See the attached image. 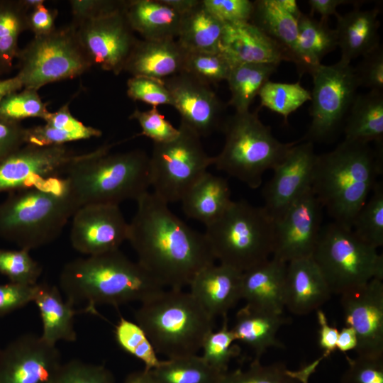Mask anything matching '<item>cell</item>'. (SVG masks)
I'll return each mask as SVG.
<instances>
[{
  "instance_id": "obj_3",
  "label": "cell",
  "mask_w": 383,
  "mask_h": 383,
  "mask_svg": "<svg viewBox=\"0 0 383 383\" xmlns=\"http://www.w3.org/2000/svg\"><path fill=\"white\" fill-rule=\"evenodd\" d=\"M382 148L343 140L317 155L311 189L334 222L351 229L382 173Z\"/></svg>"
},
{
  "instance_id": "obj_14",
  "label": "cell",
  "mask_w": 383,
  "mask_h": 383,
  "mask_svg": "<svg viewBox=\"0 0 383 383\" xmlns=\"http://www.w3.org/2000/svg\"><path fill=\"white\" fill-rule=\"evenodd\" d=\"M323 206L307 190L274 221L273 257L288 263L311 257L321 230Z\"/></svg>"
},
{
  "instance_id": "obj_20",
  "label": "cell",
  "mask_w": 383,
  "mask_h": 383,
  "mask_svg": "<svg viewBox=\"0 0 383 383\" xmlns=\"http://www.w3.org/2000/svg\"><path fill=\"white\" fill-rule=\"evenodd\" d=\"M173 106L185 124L199 136L221 128L225 106L211 86L182 72L163 80Z\"/></svg>"
},
{
  "instance_id": "obj_23",
  "label": "cell",
  "mask_w": 383,
  "mask_h": 383,
  "mask_svg": "<svg viewBox=\"0 0 383 383\" xmlns=\"http://www.w3.org/2000/svg\"><path fill=\"white\" fill-rule=\"evenodd\" d=\"M330 288L312 257L292 260L287 265L285 307L296 315H306L327 302Z\"/></svg>"
},
{
  "instance_id": "obj_49",
  "label": "cell",
  "mask_w": 383,
  "mask_h": 383,
  "mask_svg": "<svg viewBox=\"0 0 383 383\" xmlns=\"http://www.w3.org/2000/svg\"><path fill=\"white\" fill-rule=\"evenodd\" d=\"M126 84L127 95L133 101L144 102L152 107L172 106L170 94L163 81L145 77H131Z\"/></svg>"
},
{
  "instance_id": "obj_34",
  "label": "cell",
  "mask_w": 383,
  "mask_h": 383,
  "mask_svg": "<svg viewBox=\"0 0 383 383\" xmlns=\"http://www.w3.org/2000/svg\"><path fill=\"white\" fill-rule=\"evenodd\" d=\"M344 140L382 145L383 92L357 94L345 121Z\"/></svg>"
},
{
  "instance_id": "obj_47",
  "label": "cell",
  "mask_w": 383,
  "mask_h": 383,
  "mask_svg": "<svg viewBox=\"0 0 383 383\" xmlns=\"http://www.w3.org/2000/svg\"><path fill=\"white\" fill-rule=\"evenodd\" d=\"M50 383H115V378L104 365L72 360L62 363Z\"/></svg>"
},
{
  "instance_id": "obj_41",
  "label": "cell",
  "mask_w": 383,
  "mask_h": 383,
  "mask_svg": "<svg viewBox=\"0 0 383 383\" xmlns=\"http://www.w3.org/2000/svg\"><path fill=\"white\" fill-rule=\"evenodd\" d=\"M118 345L126 353L140 360L145 370L151 371L162 362L144 331L136 323L121 317L115 327Z\"/></svg>"
},
{
  "instance_id": "obj_5",
  "label": "cell",
  "mask_w": 383,
  "mask_h": 383,
  "mask_svg": "<svg viewBox=\"0 0 383 383\" xmlns=\"http://www.w3.org/2000/svg\"><path fill=\"white\" fill-rule=\"evenodd\" d=\"M20 190L0 208V233L21 249L30 251L56 240L79 209L64 177L44 179Z\"/></svg>"
},
{
  "instance_id": "obj_39",
  "label": "cell",
  "mask_w": 383,
  "mask_h": 383,
  "mask_svg": "<svg viewBox=\"0 0 383 383\" xmlns=\"http://www.w3.org/2000/svg\"><path fill=\"white\" fill-rule=\"evenodd\" d=\"M351 230L365 243L378 248L383 245V186L377 182L371 196L355 217Z\"/></svg>"
},
{
  "instance_id": "obj_24",
  "label": "cell",
  "mask_w": 383,
  "mask_h": 383,
  "mask_svg": "<svg viewBox=\"0 0 383 383\" xmlns=\"http://www.w3.org/2000/svg\"><path fill=\"white\" fill-rule=\"evenodd\" d=\"M187 51L175 38L139 40L131 51L123 72L132 77L163 81L184 72Z\"/></svg>"
},
{
  "instance_id": "obj_29",
  "label": "cell",
  "mask_w": 383,
  "mask_h": 383,
  "mask_svg": "<svg viewBox=\"0 0 383 383\" xmlns=\"http://www.w3.org/2000/svg\"><path fill=\"white\" fill-rule=\"evenodd\" d=\"M250 23L275 40L289 54L292 53L298 35L301 15L295 0H257Z\"/></svg>"
},
{
  "instance_id": "obj_45",
  "label": "cell",
  "mask_w": 383,
  "mask_h": 383,
  "mask_svg": "<svg viewBox=\"0 0 383 383\" xmlns=\"http://www.w3.org/2000/svg\"><path fill=\"white\" fill-rule=\"evenodd\" d=\"M38 91L24 89L4 97L0 101V118L17 122L28 118L44 119L49 113Z\"/></svg>"
},
{
  "instance_id": "obj_25",
  "label": "cell",
  "mask_w": 383,
  "mask_h": 383,
  "mask_svg": "<svg viewBox=\"0 0 383 383\" xmlns=\"http://www.w3.org/2000/svg\"><path fill=\"white\" fill-rule=\"evenodd\" d=\"M287 263L274 257L242 273L240 298L245 304L283 313Z\"/></svg>"
},
{
  "instance_id": "obj_36",
  "label": "cell",
  "mask_w": 383,
  "mask_h": 383,
  "mask_svg": "<svg viewBox=\"0 0 383 383\" xmlns=\"http://www.w3.org/2000/svg\"><path fill=\"white\" fill-rule=\"evenodd\" d=\"M277 67L270 64L243 63L231 68L226 79L231 91L228 104L235 112L249 111L254 99Z\"/></svg>"
},
{
  "instance_id": "obj_46",
  "label": "cell",
  "mask_w": 383,
  "mask_h": 383,
  "mask_svg": "<svg viewBox=\"0 0 383 383\" xmlns=\"http://www.w3.org/2000/svg\"><path fill=\"white\" fill-rule=\"evenodd\" d=\"M29 252L25 249H0V273L6 276L12 283L29 286L37 284L43 267Z\"/></svg>"
},
{
  "instance_id": "obj_35",
  "label": "cell",
  "mask_w": 383,
  "mask_h": 383,
  "mask_svg": "<svg viewBox=\"0 0 383 383\" xmlns=\"http://www.w3.org/2000/svg\"><path fill=\"white\" fill-rule=\"evenodd\" d=\"M224 24L211 15L202 4L182 16L177 40L187 52H218Z\"/></svg>"
},
{
  "instance_id": "obj_52",
  "label": "cell",
  "mask_w": 383,
  "mask_h": 383,
  "mask_svg": "<svg viewBox=\"0 0 383 383\" xmlns=\"http://www.w3.org/2000/svg\"><path fill=\"white\" fill-rule=\"evenodd\" d=\"M348 367L340 383H383V358L347 357Z\"/></svg>"
},
{
  "instance_id": "obj_64",
  "label": "cell",
  "mask_w": 383,
  "mask_h": 383,
  "mask_svg": "<svg viewBox=\"0 0 383 383\" xmlns=\"http://www.w3.org/2000/svg\"><path fill=\"white\" fill-rule=\"evenodd\" d=\"M1 349L0 348V353H1Z\"/></svg>"
},
{
  "instance_id": "obj_59",
  "label": "cell",
  "mask_w": 383,
  "mask_h": 383,
  "mask_svg": "<svg viewBox=\"0 0 383 383\" xmlns=\"http://www.w3.org/2000/svg\"><path fill=\"white\" fill-rule=\"evenodd\" d=\"M357 346V336L355 331L348 326L343 327L339 331L336 343V348L339 351L345 353L352 350H355Z\"/></svg>"
},
{
  "instance_id": "obj_19",
  "label": "cell",
  "mask_w": 383,
  "mask_h": 383,
  "mask_svg": "<svg viewBox=\"0 0 383 383\" xmlns=\"http://www.w3.org/2000/svg\"><path fill=\"white\" fill-rule=\"evenodd\" d=\"M128 226L119 206L84 205L72 216L70 243L87 256L117 250L127 240Z\"/></svg>"
},
{
  "instance_id": "obj_4",
  "label": "cell",
  "mask_w": 383,
  "mask_h": 383,
  "mask_svg": "<svg viewBox=\"0 0 383 383\" xmlns=\"http://www.w3.org/2000/svg\"><path fill=\"white\" fill-rule=\"evenodd\" d=\"M116 143L77 154L64 174L79 208L87 204L119 206L140 199L150 187L149 155L142 150L110 153Z\"/></svg>"
},
{
  "instance_id": "obj_28",
  "label": "cell",
  "mask_w": 383,
  "mask_h": 383,
  "mask_svg": "<svg viewBox=\"0 0 383 383\" xmlns=\"http://www.w3.org/2000/svg\"><path fill=\"white\" fill-rule=\"evenodd\" d=\"M289 320L283 313H276L245 304L235 315L231 328L235 340L251 348L255 359L270 348H284V345L277 338L279 329Z\"/></svg>"
},
{
  "instance_id": "obj_43",
  "label": "cell",
  "mask_w": 383,
  "mask_h": 383,
  "mask_svg": "<svg viewBox=\"0 0 383 383\" xmlns=\"http://www.w3.org/2000/svg\"><path fill=\"white\" fill-rule=\"evenodd\" d=\"M296 371L288 370L283 362L263 365L255 359L245 370L224 372L218 383H299Z\"/></svg>"
},
{
  "instance_id": "obj_13",
  "label": "cell",
  "mask_w": 383,
  "mask_h": 383,
  "mask_svg": "<svg viewBox=\"0 0 383 383\" xmlns=\"http://www.w3.org/2000/svg\"><path fill=\"white\" fill-rule=\"evenodd\" d=\"M78 40L92 64L118 75L138 40L120 11L74 26Z\"/></svg>"
},
{
  "instance_id": "obj_62",
  "label": "cell",
  "mask_w": 383,
  "mask_h": 383,
  "mask_svg": "<svg viewBox=\"0 0 383 383\" xmlns=\"http://www.w3.org/2000/svg\"><path fill=\"white\" fill-rule=\"evenodd\" d=\"M124 383H156L154 380L150 371L143 370L133 372L128 374Z\"/></svg>"
},
{
  "instance_id": "obj_18",
  "label": "cell",
  "mask_w": 383,
  "mask_h": 383,
  "mask_svg": "<svg viewBox=\"0 0 383 383\" xmlns=\"http://www.w3.org/2000/svg\"><path fill=\"white\" fill-rule=\"evenodd\" d=\"M317 155L313 143L299 141L272 170V177L262 189L263 207L276 221L307 190L311 189Z\"/></svg>"
},
{
  "instance_id": "obj_56",
  "label": "cell",
  "mask_w": 383,
  "mask_h": 383,
  "mask_svg": "<svg viewBox=\"0 0 383 383\" xmlns=\"http://www.w3.org/2000/svg\"><path fill=\"white\" fill-rule=\"evenodd\" d=\"M57 10L46 7L40 4L28 12L27 28L34 36H40L53 31L55 28V20Z\"/></svg>"
},
{
  "instance_id": "obj_16",
  "label": "cell",
  "mask_w": 383,
  "mask_h": 383,
  "mask_svg": "<svg viewBox=\"0 0 383 383\" xmlns=\"http://www.w3.org/2000/svg\"><path fill=\"white\" fill-rule=\"evenodd\" d=\"M62 363L56 345L26 333L1 349L0 383H50Z\"/></svg>"
},
{
  "instance_id": "obj_11",
  "label": "cell",
  "mask_w": 383,
  "mask_h": 383,
  "mask_svg": "<svg viewBox=\"0 0 383 383\" xmlns=\"http://www.w3.org/2000/svg\"><path fill=\"white\" fill-rule=\"evenodd\" d=\"M178 128L176 138L153 143L149 156L152 192L168 204L180 201L213 163V157L205 152L200 136L181 122Z\"/></svg>"
},
{
  "instance_id": "obj_42",
  "label": "cell",
  "mask_w": 383,
  "mask_h": 383,
  "mask_svg": "<svg viewBox=\"0 0 383 383\" xmlns=\"http://www.w3.org/2000/svg\"><path fill=\"white\" fill-rule=\"evenodd\" d=\"M233 67L222 51L187 52L184 72L211 86L226 81Z\"/></svg>"
},
{
  "instance_id": "obj_8",
  "label": "cell",
  "mask_w": 383,
  "mask_h": 383,
  "mask_svg": "<svg viewBox=\"0 0 383 383\" xmlns=\"http://www.w3.org/2000/svg\"><path fill=\"white\" fill-rule=\"evenodd\" d=\"M221 129L224 145L213 165L254 189L261 186L265 172L273 170L298 142L279 141L257 113L250 111L235 112Z\"/></svg>"
},
{
  "instance_id": "obj_2",
  "label": "cell",
  "mask_w": 383,
  "mask_h": 383,
  "mask_svg": "<svg viewBox=\"0 0 383 383\" xmlns=\"http://www.w3.org/2000/svg\"><path fill=\"white\" fill-rule=\"evenodd\" d=\"M59 289L74 306L83 304L84 312L97 315V305L143 304L165 290L120 250L68 262L60 273Z\"/></svg>"
},
{
  "instance_id": "obj_7",
  "label": "cell",
  "mask_w": 383,
  "mask_h": 383,
  "mask_svg": "<svg viewBox=\"0 0 383 383\" xmlns=\"http://www.w3.org/2000/svg\"><path fill=\"white\" fill-rule=\"evenodd\" d=\"M204 234L216 260L243 272L272 255L274 221L263 206L232 201Z\"/></svg>"
},
{
  "instance_id": "obj_31",
  "label": "cell",
  "mask_w": 383,
  "mask_h": 383,
  "mask_svg": "<svg viewBox=\"0 0 383 383\" xmlns=\"http://www.w3.org/2000/svg\"><path fill=\"white\" fill-rule=\"evenodd\" d=\"M124 13L131 29L143 39L177 37L182 16L162 0L127 1Z\"/></svg>"
},
{
  "instance_id": "obj_38",
  "label": "cell",
  "mask_w": 383,
  "mask_h": 383,
  "mask_svg": "<svg viewBox=\"0 0 383 383\" xmlns=\"http://www.w3.org/2000/svg\"><path fill=\"white\" fill-rule=\"evenodd\" d=\"M28 11L21 1H0V69L8 70L19 52L18 38L27 28Z\"/></svg>"
},
{
  "instance_id": "obj_33",
  "label": "cell",
  "mask_w": 383,
  "mask_h": 383,
  "mask_svg": "<svg viewBox=\"0 0 383 383\" xmlns=\"http://www.w3.org/2000/svg\"><path fill=\"white\" fill-rule=\"evenodd\" d=\"M43 120L44 125L25 128V144L42 147L61 145L102 135L100 130L86 126L74 117L68 104L49 112Z\"/></svg>"
},
{
  "instance_id": "obj_32",
  "label": "cell",
  "mask_w": 383,
  "mask_h": 383,
  "mask_svg": "<svg viewBox=\"0 0 383 383\" xmlns=\"http://www.w3.org/2000/svg\"><path fill=\"white\" fill-rule=\"evenodd\" d=\"M337 46L335 30L328 26L327 21H318L301 13L299 19L298 35L292 53V62L296 64L301 73H311Z\"/></svg>"
},
{
  "instance_id": "obj_57",
  "label": "cell",
  "mask_w": 383,
  "mask_h": 383,
  "mask_svg": "<svg viewBox=\"0 0 383 383\" xmlns=\"http://www.w3.org/2000/svg\"><path fill=\"white\" fill-rule=\"evenodd\" d=\"M316 316L319 325L318 343L323 352L324 358L329 357L337 350L336 343L339 331L336 327L328 324L325 313L320 309L316 310Z\"/></svg>"
},
{
  "instance_id": "obj_9",
  "label": "cell",
  "mask_w": 383,
  "mask_h": 383,
  "mask_svg": "<svg viewBox=\"0 0 383 383\" xmlns=\"http://www.w3.org/2000/svg\"><path fill=\"white\" fill-rule=\"evenodd\" d=\"M311 257L332 294L341 295L372 279H383V255L334 221L321 228Z\"/></svg>"
},
{
  "instance_id": "obj_6",
  "label": "cell",
  "mask_w": 383,
  "mask_h": 383,
  "mask_svg": "<svg viewBox=\"0 0 383 383\" xmlns=\"http://www.w3.org/2000/svg\"><path fill=\"white\" fill-rule=\"evenodd\" d=\"M134 318L156 353L168 359L197 355L214 327V318L182 289H165L141 304Z\"/></svg>"
},
{
  "instance_id": "obj_22",
  "label": "cell",
  "mask_w": 383,
  "mask_h": 383,
  "mask_svg": "<svg viewBox=\"0 0 383 383\" xmlns=\"http://www.w3.org/2000/svg\"><path fill=\"white\" fill-rule=\"evenodd\" d=\"M242 273L223 264H211L196 274L189 292L212 318L226 316L241 299Z\"/></svg>"
},
{
  "instance_id": "obj_51",
  "label": "cell",
  "mask_w": 383,
  "mask_h": 383,
  "mask_svg": "<svg viewBox=\"0 0 383 383\" xmlns=\"http://www.w3.org/2000/svg\"><path fill=\"white\" fill-rule=\"evenodd\" d=\"M69 2L72 16L71 24L76 26L84 21L123 11L127 1L71 0Z\"/></svg>"
},
{
  "instance_id": "obj_61",
  "label": "cell",
  "mask_w": 383,
  "mask_h": 383,
  "mask_svg": "<svg viewBox=\"0 0 383 383\" xmlns=\"http://www.w3.org/2000/svg\"><path fill=\"white\" fill-rule=\"evenodd\" d=\"M23 88V84L18 77H14L0 80V101L8 94L18 91Z\"/></svg>"
},
{
  "instance_id": "obj_60",
  "label": "cell",
  "mask_w": 383,
  "mask_h": 383,
  "mask_svg": "<svg viewBox=\"0 0 383 383\" xmlns=\"http://www.w3.org/2000/svg\"><path fill=\"white\" fill-rule=\"evenodd\" d=\"M180 16H184L199 6L201 0H162Z\"/></svg>"
},
{
  "instance_id": "obj_55",
  "label": "cell",
  "mask_w": 383,
  "mask_h": 383,
  "mask_svg": "<svg viewBox=\"0 0 383 383\" xmlns=\"http://www.w3.org/2000/svg\"><path fill=\"white\" fill-rule=\"evenodd\" d=\"M25 128L0 118V161L25 145Z\"/></svg>"
},
{
  "instance_id": "obj_15",
  "label": "cell",
  "mask_w": 383,
  "mask_h": 383,
  "mask_svg": "<svg viewBox=\"0 0 383 383\" xmlns=\"http://www.w3.org/2000/svg\"><path fill=\"white\" fill-rule=\"evenodd\" d=\"M345 326L357 336V356L383 358V282L372 279L340 295Z\"/></svg>"
},
{
  "instance_id": "obj_10",
  "label": "cell",
  "mask_w": 383,
  "mask_h": 383,
  "mask_svg": "<svg viewBox=\"0 0 383 383\" xmlns=\"http://www.w3.org/2000/svg\"><path fill=\"white\" fill-rule=\"evenodd\" d=\"M16 58V76L23 88L36 91L48 84L79 77L93 66L71 23L34 36Z\"/></svg>"
},
{
  "instance_id": "obj_54",
  "label": "cell",
  "mask_w": 383,
  "mask_h": 383,
  "mask_svg": "<svg viewBox=\"0 0 383 383\" xmlns=\"http://www.w3.org/2000/svg\"><path fill=\"white\" fill-rule=\"evenodd\" d=\"M35 286L12 282L0 284V316H6L33 302Z\"/></svg>"
},
{
  "instance_id": "obj_53",
  "label": "cell",
  "mask_w": 383,
  "mask_h": 383,
  "mask_svg": "<svg viewBox=\"0 0 383 383\" xmlns=\"http://www.w3.org/2000/svg\"><path fill=\"white\" fill-rule=\"evenodd\" d=\"M355 73L360 87L370 91L383 92V49L380 45L375 50L362 57Z\"/></svg>"
},
{
  "instance_id": "obj_27",
  "label": "cell",
  "mask_w": 383,
  "mask_h": 383,
  "mask_svg": "<svg viewBox=\"0 0 383 383\" xmlns=\"http://www.w3.org/2000/svg\"><path fill=\"white\" fill-rule=\"evenodd\" d=\"M378 10L354 9L343 15L338 14L335 30L340 60L351 63L358 57H363L380 45L378 29Z\"/></svg>"
},
{
  "instance_id": "obj_26",
  "label": "cell",
  "mask_w": 383,
  "mask_h": 383,
  "mask_svg": "<svg viewBox=\"0 0 383 383\" xmlns=\"http://www.w3.org/2000/svg\"><path fill=\"white\" fill-rule=\"evenodd\" d=\"M38 308L42 321L40 335L46 343L56 345L58 341L74 342L77 333L74 316L83 313L64 300L59 288L48 283H38L33 301Z\"/></svg>"
},
{
  "instance_id": "obj_48",
  "label": "cell",
  "mask_w": 383,
  "mask_h": 383,
  "mask_svg": "<svg viewBox=\"0 0 383 383\" xmlns=\"http://www.w3.org/2000/svg\"><path fill=\"white\" fill-rule=\"evenodd\" d=\"M130 119L135 120L141 128L139 135H144L153 141V143H162L176 138L179 135V128L174 127L160 113L157 107H152L147 111L138 109L129 116Z\"/></svg>"
},
{
  "instance_id": "obj_1",
  "label": "cell",
  "mask_w": 383,
  "mask_h": 383,
  "mask_svg": "<svg viewBox=\"0 0 383 383\" xmlns=\"http://www.w3.org/2000/svg\"><path fill=\"white\" fill-rule=\"evenodd\" d=\"M127 240L138 262L164 287L182 289L215 258L204 233L190 228L153 192L137 201Z\"/></svg>"
},
{
  "instance_id": "obj_40",
  "label": "cell",
  "mask_w": 383,
  "mask_h": 383,
  "mask_svg": "<svg viewBox=\"0 0 383 383\" xmlns=\"http://www.w3.org/2000/svg\"><path fill=\"white\" fill-rule=\"evenodd\" d=\"M261 106L281 115L285 122L289 116L311 101V92L296 83L267 81L258 95Z\"/></svg>"
},
{
  "instance_id": "obj_44",
  "label": "cell",
  "mask_w": 383,
  "mask_h": 383,
  "mask_svg": "<svg viewBox=\"0 0 383 383\" xmlns=\"http://www.w3.org/2000/svg\"><path fill=\"white\" fill-rule=\"evenodd\" d=\"M235 340L234 334L228 328L227 316H224L221 328L211 331L205 337L201 348L202 358L214 369L221 372H227L231 359L240 352L233 345Z\"/></svg>"
},
{
  "instance_id": "obj_37",
  "label": "cell",
  "mask_w": 383,
  "mask_h": 383,
  "mask_svg": "<svg viewBox=\"0 0 383 383\" xmlns=\"http://www.w3.org/2000/svg\"><path fill=\"white\" fill-rule=\"evenodd\" d=\"M150 372L156 383H218L224 373L197 355L163 360Z\"/></svg>"
},
{
  "instance_id": "obj_30",
  "label": "cell",
  "mask_w": 383,
  "mask_h": 383,
  "mask_svg": "<svg viewBox=\"0 0 383 383\" xmlns=\"http://www.w3.org/2000/svg\"><path fill=\"white\" fill-rule=\"evenodd\" d=\"M180 201L185 215L206 226L217 220L231 204L229 184L225 178L207 171Z\"/></svg>"
},
{
  "instance_id": "obj_21",
  "label": "cell",
  "mask_w": 383,
  "mask_h": 383,
  "mask_svg": "<svg viewBox=\"0 0 383 383\" xmlns=\"http://www.w3.org/2000/svg\"><path fill=\"white\" fill-rule=\"evenodd\" d=\"M221 50L233 66L243 63L278 66L290 61L288 52L250 22L224 24Z\"/></svg>"
},
{
  "instance_id": "obj_12",
  "label": "cell",
  "mask_w": 383,
  "mask_h": 383,
  "mask_svg": "<svg viewBox=\"0 0 383 383\" xmlns=\"http://www.w3.org/2000/svg\"><path fill=\"white\" fill-rule=\"evenodd\" d=\"M311 74V125L305 140L329 141L345 123L360 87L354 67L339 60L333 65L321 64Z\"/></svg>"
},
{
  "instance_id": "obj_17",
  "label": "cell",
  "mask_w": 383,
  "mask_h": 383,
  "mask_svg": "<svg viewBox=\"0 0 383 383\" xmlns=\"http://www.w3.org/2000/svg\"><path fill=\"white\" fill-rule=\"evenodd\" d=\"M77 155L65 145L25 144L0 161V192L24 189L44 179L63 177Z\"/></svg>"
},
{
  "instance_id": "obj_58",
  "label": "cell",
  "mask_w": 383,
  "mask_h": 383,
  "mask_svg": "<svg viewBox=\"0 0 383 383\" xmlns=\"http://www.w3.org/2000/svg\"><path fill=\"white\" fill-rule=\"evenodd\" d=\"M309 4L312 12L321 16V20L327 21L331 15L337 16L338 6L343 4H352L353 1L348 0H309Z\"/></svg>"
},
{
  "instance_id": "obj_50",
  "label": "cell",
  "mask_w": 383,
  "mask_h": 383,
  "mask_svg": "<svg viewBox=\"0 0 383 383\" xmlns=\"http://www.w3.org/2000/svg\"><path fill=\"white\" fill-rule=\"evenodd\" d=\"M202 4L223 24L250 22L253 11V2L249 0H202Z\"/></svg>"
},
{
  "instance_id": "obj_63",
  "label": "cell",
  "mask_w": 383,
  "mask_h": 383,
  "mask_svg": "<svg viewBox=\"0 0 383 383\" xmlns=\"http://www.w3.org/2000/svg\"><path fill=\"white\" fill-rule=\"evenodd\" d=\"M323 358V357L322 356L317 360L306 365L305 367H303L301 370L296 371V377L299 381L301 383H309V377L310 374L314 371V370Z\"/></svg>"
}]
</instances>
